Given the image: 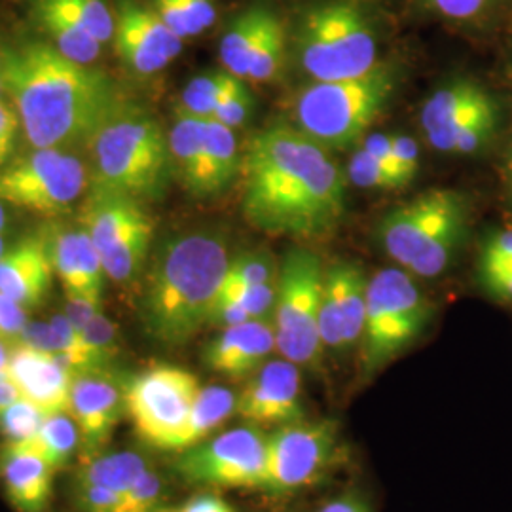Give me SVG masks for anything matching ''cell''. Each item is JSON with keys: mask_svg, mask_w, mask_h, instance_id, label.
Masks as SVG:
<instances>
[{"mask_svg": "<svg viewBox=\"0 0 512 512\" xmlns=\"http://www.w3.org/2000/svg\"><path fill=\"white\" fill-rule=\"evenodd\" d=\"M255 110V97L245 84V80H239L238 84L226 93L213 112L211 120L219 122L226 128L236 129L249 122Z\"/></svg>", "mask_w": 512, "mask_h": 512, "instance_id": "ab89813d", "label": "cell"}, {"mask_svg": "<svg viewBox=\"0 0 512 512\" xmlns=\"http://www.w3.org/2000/svg\"><path fill=\"white\" fill-rule=\"evenodd\" d=\"M433 317L427 296L414 275L403 268L380 270L368 279L363 336L359 342V376L374 378L416 344Z\"/></svg>", "mask_w": 512, "mask_h": 512, "instance_id": "ba28073f", "label": "cell"}, {"mask_svg": "<svg viewBox=\"0 0 512 512\" xmlns=\"http://www.w3.org/2000/svg\"><path fill=\"white\" fill-rule=\"evenodd\" d=\"M293 52L311 82L357 78L380 63L374 19L355 0H317L294 21Z\"/></svg>", "mask_w": 512, "mask_h": 512, "instance_id": "5b68a950", "label": "cell"}, {"mask_svg": "<svg viewBox=\"0 0 512 512\" xmlns=\"http://www.w3.org/2000/svg\"><path fill=\"white\" fill-rule=\"evenodd\" d=\"M469 203L450 188H437L389 211L378 224L387 256L414 277L444 274L467 238Z\"/></svg>", "mask_w": 512, "mask_h": 512, "instance_id": "52a82bcc", "label": "cell"}, {"mask_svg": "<svg viewBox=\"0 0 512 512\" xmlns=\"http://www.w3.org/2000/svg\"><path fill=\"white\" fill-rule=\"evenodd\" d=\"M509 258H512V228L501 230L486 243V247L482 249L480 266H488V264L509 260Z\"/></svg>", "mask_w": 512, "mask_h": 512, "instance_id": "816d5d0a", "label": "cell"}, {"mask_svg": "<svg viewBox=\"0 0 512 512\" xmlns=\"http://www.w3.org/2000/svg\"><path fill=\"white\" fill-rule=\"evenodd\" d=\"M164 495V478L150 467L126 492L120 512H154L162 507Z\"/></svg>", "mask_w": 512, "mask_h": 512, "instance_id": "f35d334b", "label": "cell"}, {"mask_svg": "<svg viewBox=\"0 0 512 512\" xmlns=\"http://www.w3.org/2000/svg\"><path fill=\"white\" fill-rule=\"evenodd\" d=\"M2 93H4V90H2V80H0V95H2Z\"/></svg>", "mask_w": 512, "mask_h": 512, "instance_id": "91938a15", "label": "cell"}, {"mask_svg": "<svg viewBox=\"0 0 512 512\" xmlns=\"http://www.w3.org/2000/svg\"><path fill=\"white\" fill-rule=\"evenodd\" d=\"M266 456L268 435L255 425H243L181 452L175 471L192 486L262 490Z\"/></svg>", "mask_w": 512, "mask_h": 512, "instance_id": "5bb4252c", "label": "cell"}, {"mask_svg": "<svg viewBox=\"0 0 512 512\" xmlns=\"http://www.w3.org/2000/svg\"><path fill=\"white\" fill-rule=\"evenodd\" d=\"M346 175L351 183L366 190H399L406 184H410L404 175L385 167L378 158H374L363 147L351 156Z\"/></svg>", "mask_w": 512, "mask_h": 512, "instance_id": "8d00e7d4", "label": "cell"}, {"mask_svg": "<svg viewBox=\"0 0 512 512\" xmlns=\"http://www.w3.org/2000/svg\"><path fill=\"white\" fill-rule=\"evenodd\" d=\"M202 385L181 366L158 365L133 376L124 385L126 414L137 437L158 450H171Z\"/></svg>", "mask_w": 512, "mask_h": 512, "instance_id": "4fadbf2b", "label": "cell"}, {"mask_svg": "<svg viewBox=\"0 0 512 512\" xmlns=\"http://www.w3.org/2000/svg\"><path fill=\"white\" fill-rule=\"evenodd\" d=\"M427 4L440 18L456 23H471L486 16L494 0H427Z\"/></svg>", "mask_w": 512, "mask_h": 512, "instance_id": "7bdbcfd3", "label": "cell"}, {"mask_svg": "<svg viewBox=\"0 0 512 512\" xmlns=\"http://www.w3.org/2000/svg\"><path fill=\"white\" fill-rule=\"evenodd\" d=\"M40 4L71 19L95 40L109 42L114 37V14L105 0H37Z\"/></svg>", "mask_w": 512, "mask_h": 512, "instance_id": "e575fe53", "label": "cell"}, {"mask_svg": "<svg viewBox=\"0 0 512 512\" xmlns=\"http://www.w3.org/2000/svg\"><path fill=\"white\" fill-rule=\"evenodd\" d=\"M238 395L224 385L202 387L196 403L192 406L188 420L173 439L171 450L181 454L184 450L211 439V435L236 414Z\"/></svg>", "mask_w": 512, "mask_h": 512, "instance_id": "4316f807", "label": "cell"}, {"mask_svg": "<svg viewBox=\"0 0 512 512\" xmlns=\"http://www.w3.org/2000/svg\"><path fill=\"white\" fill-rule=\"evenodd\" d=\"M205 150L211 177L213 198L224 194L241 175L238 139L234 129L226 128L215 120H205Z\"/></svg>", "mask_w": 512, "mask_h": 512, "instance_id": "4dcf8cb0", "label": "cell"}, {"mask_svg": "<svg viewBox=\"0 0 512 512\" xmlns=\"http://www.w3.org/2000/svg\"><path fill=\"white\" fill-rule=\"evenodd\" d=\"M154 512H179V509H173V507H164V505H162V507H158V509H156Z\"/></svg>", "mask_w": 512, "mask_h": 512, "instance_id": "6f0895ef", "label": "cell"}, {"mask_svg": "<svg viewBox=\"0 0 512 512\" xmlns=\"http://www.w3.org/2000/svg\"><path fill=\"white\" fill-rule=\"evenodd\" d=\"M10 380L23 399L38 406L46 416L69 412L73 374L52 355L35 349L10 348Z\"/></svg>", "mask_w": 512, "mask_h": 512, "instance_id": "603a6c76", "label": "cell"}, {"mask_svg": "<svg viewBox=\"0 0 512 512\" xmlns=\"http://www.w3.org/2000/svg\"><path fill=\"white\" fill-rule=\"evenodd\" d=\"M6 251V243H4V234H0V256Z\"/></svg>", "mask_w": 512, "mask_h": 512, "instance_id": "680465c9", "label": "cell"}, {"mask_svg": "<svg viewBox=\"0 0 512 512\" xmlns=\"http://www.w3.org/2000/svg\"><path fill=\"white\" fill-rule=\"evenodd\" d=\"M80 435V456L105 452L116 425L126 414L124 387L107 370L76 374L71 385V408Z\"/></svg>", "mask_w": 512, "mask_h": 512, "instance_id": "ac0fdd59", "label": "cell"}, {"mask_svg": "<svg viewBox=\"0 0 512 512\" xmlns=\"http://www.w3.org/2000/svg\"><path fill=\"white\" fill-rule=\"evenodd\" d=\"M236 416L255 427H283L306 420L300 366L279 357L270 359L247 378L238 395Z\"/></svg>", "mask_w": 512, "mask_h": 512, "instance_id": "e0dca14e", "label": "cell"}, {"mask_svg": "<svg viewBox=\"0 0 512 512\" xmlns=\"http://www.w3.org/2000/svg\"><path fill=\"white\" fill-rule=\"evenodd\" d=\"M54 469L42 459L19 452H0V482L18 512H44L52 499Z\"/></svg>", "mask_w": 512, "mask_h": 512, "instance_id": "cb8c5ba5", "label": "cell"}, {"mask_svg": "<svg viewBox=\"0 0 512 512\" xmlns=\"http://www.w3.org/2000/svg\"><path fill=\"white\" fill-rule=\"evenodd\" d=\"M54 266L46 238H25L0 256V293L23 310L38 308L52 291Z\"/></svg>", "mask_w": 512, "mask_h": 512, "instance_id": "44dd1931", "label": "cell"}, {"mask_svg": "<svg viewBox=\"0 0 512 512\" xmlns=\"http://www.w3.org/2000/svg\"><path fill=\"white\" fill-rule=\"evenodd\" d=\"M19 129H21V122L14 105L2 101L0 97V167H4L8 158L12 156Z\"/></svg>", "mask_w": 512, "mask_h": 512, "instance_id": "7dc6e473", "label": "cell"}, {"mask_svg": "<svg viewBox=\"0 0 512 512\" xmlns=\"http://www.w3.org/2000/svg\"><path fill=\"white\" fill-rule=\"evenodd\" d=\"M366 293L368 279L357 262L336 260L325 268L319 311L323 349L348 351L359 348L365 327Z\"/></svg>", "mask_w": 512, "mask_h": 512, "instance_id": "2e32d148", "label": "cell"}, {"mask_svg": "<svg viewBox=\"0 0 512 512\" xmlns=\"http://www.w3.org/2000/svg\"><path fill=\"white\" fill-rule=\"evenodd\" d=\"M80 332L88 348L92 349L93 355L99 359V363L109 368L110 363L120 353L118 327L101 311L93 321L88 323V327Z\"/></svg>", "mask_w": 512, "mask_h": 512, "instance_id": "60d3db41", "label": "cell"}, {"mask_svg": "<svg viewBox=\"0 0 512 512\" xmlns=\"http://www.w3.org/2000/svg\"><path fill=\"white\" fill-rule=\"evenodd\" d=\"M103 311V302L99 296H67L65 302V317L71 321L76 330H84Z\"/></svg>", "mask_w": 512, "mask_h": 512, "instance_id": "bcb514c9", "label": "cell"}, {"mask_svg": "<svg viewBox=\"0 0 512 512\" xmlns=\"http://www.w3.org/2000/svg\"><path fill=\"white\" fill-rule=\"evenodd\" d=\"M486 291L503 302H512V274L494 275L482 279Z\"/></svg>", "mask_w": 512, "mask_h": 512, "instance_id": "f5cc1de1", "label": "cell"}, {"mask_svg": "<svg viewBox=\"0 0 512 512\" xmlns=\"http://www.w3.org/2000/svg\"><path fill=\"white\" fill-rule=\"evenodd\" d=\"M6 228V211H4V202L0 200V234H4Z\"/></svg>", "mask_w": 512, "mask_h": 512, "instance_id": "11a10c76", "label": "cell"}, {"mask_svg": "<svg viewBox=\"0 0 512 512\" xmlns=\"http://www.w3.org/2000/svg\"><path fill=\"white\" fill-rule=\"evenodd\" d=\"M275 6L256 0L243 8L236 18L230 21L224 35L220 38L219 57L224 71H228L241 80L247 78L251 57L255 54L256 44L264 35L270 19L275 16Z\"/></svg>", "mask_w": 512, "mask_h": 512, "instance_id": "484cf974", "label": "cell"}, {"mask_svg": "<svg viewBox=\"0 0 512 512\" xmlns=\"http://www.w3.org/2000/svg\"><path fill=\"white\" fill-rule=\"evenodd\" d=\"M88 188L126 194L139 202L160 200L175 179L169 135L135 103H124L84 145Z\"/></svg>", "mask_w": 512, "mask_h": 512, "instance_id": "277c9868", "label": "cell"}, {"mask_svg": "<svg viewBox=\"0 0 512 512\" xmlns=\"http://www.w3.org/2000/svg\"><path fill=\"white\" fill-rule=\"evenodd\" d=\"M393 156L404 173L414 181L420 171V148L406 135H393Z\"/></svg>", "mask_w": 512, "mask_h": 512, "instance_id": "c3c4849f", "label": "cell"}, {"mask_svg": "<svg viewBox=\"0 0 512 512\" xmlns=\"http://www.w3.org/2000/svg\"><path fill=\"white\" fill-rule=\"evenodd\" d=\"M88 186V167L69 150L35 148L0 167V200L40 215L65 213Z\"/></svg>", "mask_w": 512, "mask_h": 512, "instance_id": "7c38bea8", "label": "cell"}, {"mask_svg": "<svg viewBox=\"0 0 512 512\" xmlns=\"http://www.w3.org/2000/svg\"><path fill=\"white\" fill-rule=\"evenodd\" d=\"M74 505L80 512H120L124 495L116 494L103 486L73 484Z\"/></svg>", "mask_w": 512, "mask_h": 512, "instance_id": "b9f144b4", "label": "cell"}, {"mask_svg": "<svg viewBox=\"0 0 512 512\" xmlns=\"http://www.w3.org/2000/svg\"><path fill=\"white\" fill-rule=\"evenodd\" d=\"M277 277H279V264L270 251L266 249L245 251L232 256L220 293L275 283Z\"/></svg>", "mask_w": 512, "mask_h": 512, "instance_id": "d590c367", "label": "cell"}, {"mask_svg": "<svg viewBox=\"0 0 512 512\" xmlns=\"http://www.w3.org/2000/svg\"><path fill=\"white\" fill-rule=\"evenodd\" d=\"M495 112H499V105L492 93L475 80L458 78L427 97L421 107L420 124L431 147L452 154L463 129Z\"/></svg>", "mask_w": 512, "mask_h": 512, "instance_id": "d6986e66", "label": "cell"}, {"mask_svg": "<svg viewBox=\"0 0 512 512\" xmlns=\"http://www.w3.org/2000/svg\"><path fill=\"white\" fill-rule=\"evenodd\" d=\"M44 420L46 414L38 406L19 397L0 414V437L4 444H18L31 439Z\"/></svg>", "mask_w": 512, "mask_h": 512, "instance_id": "74e56055", "label": "cell"}, {"mask_svg": "<svg viewBox=\"0 0 512 512\" xmlns=\"http://www.w3.org/2000/svg\"><path fill=\"white\" fill-rule=\"evenodd\" d=\"M274 351V323L258 319L220 330L203 349V363L230 380H247L272 359Z\"/></svg>", "mask_w": 512, "mask_h": 512, "instance_id": "ffe728a7", "label": "cell"}, {"mask_svg": "<svg viewBox=\"0 0 512 512\" xmlns=\"http://www.w3.org/2000/svg\"><path fill=\"white\" fill-rule=\"evenodd\" d=\"M289 42H291V31H289L285 19L281 18V14L275 12L264 35L256 44L255 54L251 57L245 82H272L275 80L285 69L287 55H289Z\"/></svg>", "mask_w": 512, "mask_h": 512, "instance_id": "836d02e7", "label": "cell"}, {"mask_svg": "<svg viewBox=\"0 0 512 512\" xmlns=\"http://www.w3.org/2000/svg\"><path fill=\"white\" fill-rule=\"evenodd\" d=\"M340 423L332 418L302 420L268 435L262 492L296 494L325 482L346 459Z\"/></svg>", "mask_w": 512, "mask_h": 512, "instance_id": "8fae6325", "label": "cell"}, {"mask_svg": "<svg viewBox=\"0 0 512 512\" xmlns=\"http://www.w3.org/2000/svg\"><path fill=\"white\" fill-rule=\"evenodd\" d=\"M35 349L46 355L57 353V342H55L54 330L50 323L40 321H27V325L21 330L18 342L14 348Z\"/></svg>", "mask_w": 512, "mask_h": 512, "instance_id": "f6af8a7d", "label": "cell"}, {"mask_svg": "<svg viewBox=\"0 0 512 512\" xmlns=\"http://www.w3.org/2000/svg\"><path fill=\"white\" fill-rule=\"evenodd\" d=\"M80 226L90 234L105 274L128 287L145 274L154 238V220L139 200L101 188H88Z\"/></svg>", "mask_w": 512, "mask_h": 512, "instance_id": "30bf717a", "label": "cell"}, {"mask_svg": "<svg viewBox=\"0 0 512 512\" xmlns=\"http://www.w3.org/2000/svg\"><path fill=\"white\" fill-rule=\"evenodd\" d=\"M25 325L27 311L6 294L0 293V342L14 348Z\"/></svg>", "mask_w": 512, "mask_h": 512, "instance_id": "ee69618b", "label": "cell"}, {"mask_svg": "<svg viewBox=\"0 0 512 512\" xmlns=\"http://www.w3.org/2000/svg\"><path fill=\"white\" fill-rule=\"evenodd\" d=\"M317 512H374L372 503L363 492L359 490H348L344 494L330 499Z\"/></svg>", "mask_w": 512, "mask_h": 512, "instance_id": "681fc988", "label": "cell"}, {"mask_svg": "<svg viewBox=\"0 0 512 512\" xmlns=\"http://www.w3.org/2000/svg\"><path fill=\"white\" fill-rule=\"evenodd\" d=\"M401 74L395 61H380L357 78L311 82L294 97L293 128L327 150L353 147L389 107Z\"/></svg>", "mask_w": 512, "mask_h": 512, "instance_id": "8992f818", "label": "cell"}, {"mask_svg": "<svg viewBox=\"0 0 512 512\" xmlns=\"http://www.w3.org/2000/svg\"><path fill=\"white\" fill-rule=\"evenodd\" d=\"M150 8L183 40L203 35L219 16L217 0H152Z\"/></svg>", "mask_w": 512, "mask_h": 512, "instance_id": "1f68e13d", "label": "cell"}, {"mask_svg": "<svg viewBox=\"0 0 512 512\" xmlns=\"http://www.w3.org/2000/svg\"><path fill=\"white\" fill-rule=\"evenodd\" d=\"M25 8L31 21L52 40V46L69 59L82 65H92L101 54V42L95 40L90 33H86L82 27H78L71 19L61 16L59 12L40 4L37 0H25Z\"/></svg>", "mask_w": 512, "mask_h": 512, "instance_id": "f546056e", "label": "cell"}, {"mask_svg": "<svg viewBox=\"0 0 512 512\" xmlns=\"http://www.w3.org/2000/svg\"><path fill=\"white\" fill-rule=\"evenodd\" d=\"M114 21L116 54L137 76L148 78L162 73L183 52V38L139 0H116Z\"/></svg>", "mask_w": 512, "mask_h": 512, "instance_id": "9a60e30c", "label": "cell"}, {"mask_svg": "<svg viewBox=\"0 0 512 512\" xmlns=\"http://www.w3.org/2000/svg\"><path fill=\"white\" fill-rule=\"evenodd\" d=\"M325 266L308 247H293L279 264L272 323L279 357L294 365L313 368L323 357L319 311Z\"/></svg>", "mask_w": 512, "mask_h": 512, "instance_id": "9c48e42d", "label": "cell"}, {"mask_svg": "<svg viewBox=\"0 0 512 512\" xmlns=\"http://www.w3.org/2000/svg\"><path fill=\"white\" fill-rule=\"evenodd\" d=\"M21 393H19L18 385L14 384L10 378L0 380V414L10 406L16 403Z\"/></svg>", "mask_w": 512, "mask_h": 512, "instance_id": "db71d44e", "label": "cell"}, {"mask_svg": "<svg viewBox=\"0 0 512 512\" xmlns=\"http://www.w3.org/2000/svg\"><path fill=\"white\" fill-rule=\"evenodd\" d=\"M179 512H236V509L219 494L205 490L192 495L183 507H179Z\"/></svg>", "mask_w": 512, "mask_h": 512, "instance_id": "f907efd6", "label": "cell"}, {"mask_svg": "<svg viewBox=\"0 0 512 512\" xmlns=\"http://www.w3.org/2000/svg\"><path fill=\"white\" fill-rule=\"evenodd\" d=\"M0 80L33 148H84L129 101L109 74L69 59L48 42L6 48Z\"/></svg>", "mask_w": 512, "mask_h": 512, "instance_id": "7a4b0ae2", "label": "cell"}, {"mask_svg": "<svg viewBox=\"0 0 512 512\" xmlns=\"http://www.w3.org/2000/svg\"><path fill=\"white\" fill-rule=\"evenodd\" d=\"M241 209L256 230L296 239L327 238L346 215V173L291 124L255 133L241 162Z\"/></svg>", "mask_w": 512, "mask_h": 512, "instance_id": "6da1fadb", "label": "cell"}, {"mask_svg": "<svg viewBox=\"0 0 512 512\" xmlns=\"http://www.w3.org/2000/svg\"><path fill=\"white\" fill-rule=\"evenodd\" d=\"M147 469H150L147 458L139 452H101L90 458L80 459L73 476V484L103 486L116 494L126 495L135 480Z\"/></svg>", "mask_w": 512, "mask_h": 512, "instance_id": "f1b7e54d", "label": "cell"}, {"mask_svg": "<svg viewBox=\"0 0 512 512\" xmlns=\"http://www.w3.org/2000/svg\"><path fill=\"white\" fill-rule=\"evenodd\" d=\"M241 78L228 73H205L192 78L177 101V118L211 120L220 99L230 92Z\"/></svg>", "mask_w": 512, "mask_h": 512, "instance_id": "d6a6232c", "label": "cell"}, {"mask_svg": "<svg viewBox=\"0 0 512 512\" xmlns=\"http://www.w3.org/2000/svg\"><path fill=\"white\" fill-rule=\"evenodd\" d=\"M226 234L198 228L164 239L150 258L139 317L148 336L164 348H181L203 327L230 266Z\"/></svg>", "mask_w": 512, "mask_h": 512, "instance_id": "3957f363", "label": "cell"}, {"mask_svg": "<svg viewBox=\"0 0 512 512\" xmlns=\"http://www.w3.org/2000/svg\"><path fill=\"white\" fill-rule=\"evenodd\" d=\"M80 446L78 427L69 412L50 414L37 433L31 439L23 440L18 444H4V452H19L31 454L48 463L54 471L65 469L73 459L76 448Z\"/></svg>", "mask_w": 512, "mask_h": 512, "instance_id": "83f0119b", "label": "cell"}, {"mask_svg": "<svg viewBox=\"0 0 512 512\" xmlns=\"http://www.w3.org/2000/svg\"><path fill=\"white\" fill-rule=\"evenodd\" d=\"M48 253L67 296H99L105 285V268L90 234L80 228H55L46 238Z\"/></svg>", "mask_w": 512, "mask_h": 512, "instance_id": "7402d4cb", "label": "cell"}, {"mask_svg": "<svg viewBox=\"0 0 512 512\" xmlns=\"http://www.w3.org/2000/svg\"><path fill=\"white\" fill-rule=\"evenodd\" d=\"M169 150L175 179L183 184L184 190L198 200L213 198L205 150V120L177 118L169 131Z\"/></svg>", "mask_w": 512, "mask_h": 512, "instance_id": "d4e9b609", "label": "cell"}, {"mask_svg": "<svg viewBox=\"0 0 512 512\" xmlns=\"http://www.w3.org/2000/svg\"><path fill=\"white\" fill-rule=\"evenodd\" d=\"M509 184H511V192H512V145H511V154H509Z\"/></svg>", "mask_w": 512, "mask_h": 512, "instance_id": "9f6ffc18", "label": "cell"}]
</instances>
